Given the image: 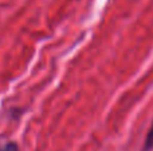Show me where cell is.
I'll use <instances>...</instances> for the list:
<instances>
[{"label":"cell","instance_id":"cell-1","mask_svg":"<svg viewBox=\"0 0 153 151\" xmlns=\"http://www.w3.org/2000/svg\"><path fill=\"white\" fill-rule=\"evenodd\" d=\"M153 149V122L149 127V131L146 134L145 143H144V151H151Z\"/></svg>","mask_w":153,"mask_h":151},{"label":"cell","instance_id":"cell-2","mask_svg":"<svg viewBox=\"0 0 153 151\" xmlns=\"http://www.w3.org/2000/svg\"><path fill=\"white\" fill-rule=\"evenodd\" d=\"M0 151H19V147L16 143H13V142H8V143L3 144L1 147H0Z\"/></svg>","mask_w":153,"mask_h":151}]
</instances>
